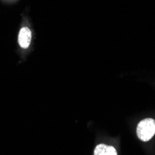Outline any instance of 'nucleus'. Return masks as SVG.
Segmentation results:
<instances>
[{
	"label": "nucleus",
	"mask_w": 155,
	"mask_h": 155,
	"mask_svg": "<svg viewBox=\"0 0 155 155\" xmlns=\"http://www.w3.org/2000/svg\"><path fill=\"white\" fill-rule=\"evenodd\" d=\"M31 40H32V33L30 29L27 27H22L19 33V37H18L20 46L22 48H27L30 46Z\"/></svg>",
	"instance_id": "nucleus-2"
},
{
	"label": "nucleus",
	"mask_w": 155,
	"mask_h": 155,
	"mask_svg": "<svg viewBox=\"0 0 155 155\" xmlns=\"http://www.w3.org/2000/svg\"><path fill=\"white\" fill-rule=\"evenodd\" d=\"M94 155H117V151L112 146L100 144L95 148Z\"/></svg>",
	"instance_id": "nucleus-3"
},
{
	"label": "nucleus",
	"mask_w": 155,
	"mask_h": 155,
	"mask_svg": "<svg viewBox=\"0 0 155 155\" xmlns=\"http://www.w3.org/2000/svg\"><path fill=\"white\" fill-rule=\"evenodd\" d=\"M137 137L141 141H149L155 135V120L151 118H146L139 122L137 127Z\"/></svg>",
	"instance_id": "nucleus-1"
}]
</instances>
